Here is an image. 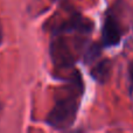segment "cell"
Masks as SVG:
<instances>
[{"label":"cell","instance_id":"obj_1","mask_svg":"<svg viewBox=\"0 0 133 133\" xmlns=\"http://www.w3.org/2000/svg\"><path fill=\"white\" fill-rule=\"evenodd\" d=\"M82 92L83 83L79 72H76L70 84L62 88L55 97V104L46 118L47 124L56 130H66L72 126L77 118Z\"/></svg>","mask_w":133,"mask_h":133},{"label":"cell","instance_id":"obj_2","mask_svg":"<svg viewBox=\"0 0 133 133\" xmlns=\"http://www.w3.org/2000/svg\"><path fill=\"white\" fill-rule=\"evenodd\" d=\"M83 46V40L77 37L66 36L63 33H53V40L50 43V55L54 64L58 69L71 68L77 60L76 50Z\"/></svg>","mask_w":133,"mask_h":133},{"label":"cell","instance_id":"obj_3","mask_svg":"<svg viewBox=\"0 0 133 133\" xmlns=\"http://www.w3.org/2000/svg\"><path fill=\"white\" fill-rule=\"evenodd\" d=\"M124 28L119 19L117 7L106 12L103 26V44L104 47H115L119 44Z\"/></svg>","mask_w":133,"mask_h":133},{"label":"cell","instance_id":"obj_4","mask_svg":"<svg viewBox=\"0 0 133 133\" xmlns=\"http://www.w3.org/2000/svg\"><path fill=\"white\" fill-rule=\"evenodd\" d=\"M111 68H112V63L110 60H103L101 62L97 63V65L95 68H92L91 70V76L96 81L101 83L106 82V79L109 78L111 72Z\"/></svg>","mask_w":133,"mask_h":133},{"label":"cell","instance_id":"obj_5","mask_svg":"<svg viewBox=\"0 0 133 133\" xmlns=\"http://www.w3.org/2000/svg\"><path fill=\"white\" fill-rule=\"evenodd\" d=\"M101 46H99L98 43H92L90 44L89 47L87 48V50H85V54H84V62L85 63H91L94 62L96 58L99 57V55H101Z\"/></svg>","mask_w":133,"mask_h":133},{"label":"cell","instance_id":"obj_6","mask_svg":"<svg viewBox=\"0 0 133 133\" xmlns=\"http://www.w3.org/2000/svg\"><path fill=\"white\" fill-rule=\"evenodd\" d=\"M130 79H131V85L133 89V62L130 64Z\"/></svg>","mask_w":133,"mask_h":133},{"label":"cell","instance_id":"obj_7","mask_svg":"<svg viewBox=\"0 0 133 133\" xmlns=\"http://www.w3.org/2000/svg\"><path fill=\"white\" fill-rule=\"evenodd\" d=\"M2 40H4V29H2L1 21H0V46H1V43H2Z\"/></svg>","mask_w":133,"mask_h":133}]
</instances>
